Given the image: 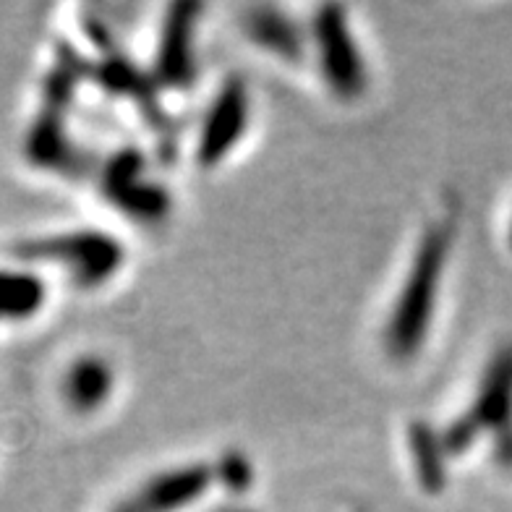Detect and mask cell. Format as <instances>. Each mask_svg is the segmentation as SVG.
I'll return each instance as SVG.
<instances>
[{
  "instance_id": "cell-1",
  "label": "cell",
  "mask_w": 512,
  "mask_h": 512,
  "mask_svg": "<svg viewBox=\"0 0 512 512\" xmlns=\"http://www.w3.org/2000/svg\"><path fill=\"white\" fill-rule=\"evenodd\" d=\"M445 256V236L439 230H432L413 259L411 275L403 285V296H400L398 309L387 327V345H390L392 356H411L424 340L426 324L432 319L434 293H437L442 267H445Z\"/></svg>"
},
{
  "instance_id": "cell-2",
  "label": "cell",
  "mask_w": 512,
  "mask_h": 512,
  "mask_svg": "<svg viewBox=\"0 0 512 512\" xmlns=\"http://www.w3.org/2000/svg\"><path fill=\"white\" fill-rule=\"evenodd\" d=\"M14 256L24 262L66 264L76 283L95 285L121 264V249L100 233H66V236L29 238L16 243Z\"/></svg>"
},
{
  "instance_id": "cell-8",
  "label": "cell",
  "mask_w": 512,
  "mask_h": 512,
  "mask_svg": "<svg viewBox=\"0 0 512 512\" xmlns=\"http://www.w3.org/2000/svg\"><path fill=\"white\" fill-rule=\"evenodd\" d=\"M110 384H113V374H110L105 361L81 358L68 369L63 390H66V400L74 405L76 411H92L108 398Z\"/></svg>"
},
{
  "instance_id": "cell-4",
  "label": "cell",
  "mask_w": 512,
  "mask_h": 512,
  "mask_svg": "<svg viewBox=\"0 0 512 512\" xmlns=\"http://www.w3.org/2000/svg\"><path fill=\"white\" fill-rule=\"evenodd\" d=\"M319 50H322V66L330 76L332 87L343 95H358L364 89V66L358 58V50L351 40V32L345 27V19L337 8H327L319 16Z\"/></svg>"
},
{
  "instance_id": "cell-10",
  "label": "cell",
  "mask_w": 512,
  "mask_h": 512,
  "mask_svg": "<svg viewBox=\"0 0 512 512\" xmlns=\"http://www.w3.org/2000/svg\"><path fill=\"white\" fill-rule=\"evenodd\" d=\"M115 512H147V507H144L142 502H139V497H136V499H131V502H126V505L118 507Z\"/></svg>"
},
{
  "instance_id": "cell-6",
  "label": "cell",
  "mask_w": 512,
  "mask_h": 512,
  "mask_svg": "<svg viewBox=\"0 0 512 512\" xmlns=\"http://www.w3.org/2000/svg\"><path fill=\"white\" fill-rule=\"evenodd\" d=\"M45 283L40 275L19 267H0V322H27L45 304Z\"/></svg>"
},
{
  "instance_id": "cell-3",
  "label": "cell",
  "mask_w": 512,
  "mask_h": 512,
  "mask_svg": "<svg viewBox=\"0 0 512 512\" xmlns=\"http://www.w3.org/2000/svg\"><path fill=\"white\" fill-rule=\"evenodd\" d=\"M512 416V351H505L494 361L481 384V395L473 405V411L452 426L447 442L458 450L471 445V437L481 429H505Z\"/></svg>"
},
{
  "instance_id": "cell-9",
  "label": "cell",
  "mask_w": 512,
  "mask_h": 512,
  "mask_svg": "<svg viewBox=\"0 0 512 512\" xmlns=\"http://www.w3.org/2000/svg\"><path fill=\"white\" fill-rule=\"evenodd\" d=\"M191 8H181V16L170 21V29L162 42L160 66L170 79H181L189 71V42H191Z\"/></svg>"
},
{
  "instance_id": "cell-7",
  "label": "cell",
  "mask_w": 512,
  "mask_h": 512,
  "mask_svg": "<svg viewBox=\"0 0 512 512\" xmlns=\"http://www.w3.org/2000/svg\"><path fill=\"white\" fill-rule=\"evenodd\" d=\"M209 473L199 465L194 468H178L173 473L157 476L152 484L139 494V502L147 507V512H173L178 507H186L191 499L207 489Z\"/></svg>"
},
{
  "instance_id": "cell-5",
  "label": "cell",
  "mask_w": 512,
  "mask_h": 512,
  "mask_svg": "<svg viewBox=\"0 0 512 512\" xmlns=\"http://www.w3.org/2000/svg\"><path fill=\"white\" fill-rule=\"evenodd\" d=\"M246 92L238 81H233L230 87L220 92L215 100L209 118L204 121L202 142H199V157L202 162H217L230 147L236 144L238 136L243 134V123H246Z\"/></svg>"
}]
</instances>
